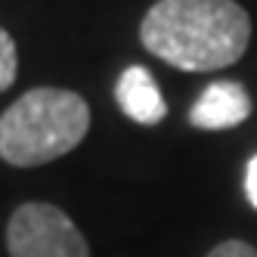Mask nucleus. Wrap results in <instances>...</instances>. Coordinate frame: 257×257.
I'll use <instances>...</instances> for the list:
<instances>
[{
	"mask_svg": "<svg viewBox=\"0 0 257 257\" xmlns=\"http://www.w3.org/2000/svg\"><path fill=\"white\" fill-rule=\"evenodd\" d=\"M10 257H90L84 232L62 208L47 201H25L7 223Z\"/></svg>",
	"mask_w": 257,
	"mask_h": 257,
	"instance_id": "7ed1b4c3",
	"label": "nucleus"
},
{
	"mask_svg": "<svg viewBox=\"0 0 257 257\" xmlns=\"http://www.w3.org/2000/svg\"><path fill=\"white\" fill-rule=\"evenodd\" d=\"M140 41L180 71H217L245 56L251 16L235 0H158L140 22Z\"/></svg>",
	"mask_w": 257,
	"mask_h": 257,
	"instance_id": "f257e3e1",
	"label": "nucleus"
},
{
	"mask_svg": "<svg viewBox=\"0 0 257 257\" xmlns=\"http://www.w3.org/2000/svg\"><path fill=\"white\" fill-rule=\"evenodd\" d=\"M245 195L251 201V208L257 211V155L248 161V168H245Z\"/></svg>",
	"mask_w": 257,
	"mask_h": 257,
	"instance_id": "6e6552de",
	"label": "nucleus"
},
{
	"mask_svg": "<svg viewBox=\"0 0 257 257\" xmlns=\"http://www.w3.org/2000/svg\"><path fill=\"white\" fill-rule=\"evenodd\" d=\"M208 257H257V251L242 238H229V242H220L217 248H211Z\"/></svg>",
	"mask_w": 257,
	"mask_h": 257,
	"instance_id": "0eeeda50",
	"label": "nucleus"
},
{
	"mask_svg": "<svg viewBox=\"0 0 257 257\" xmlns=\"http://www.w3.org/2000/svg\"><path fill=\"white\" fill-rule=\"evenodd\" d=\"M19 75V53H16V41L7 28H0V93L10 90Z\"/></svg>",
	"mask_w": 257,
	"mask_h": 257,
	"instance_id": "423d86ee",
	"label": "nucleus"
},
{
	"mask_svg": "<svg viewBox=\"0 0 257 257\" xmlns=\"http://www.w3.org/2000/svg\"><path fill=\"white\" fill-rule=\"evenodd\" d=\"M90 131V105L62 87H34L0 115V158L38 168L75 152Z\"/></svg>",
	"mask_w": 257,
	"mask_h": 257,
	"instance_id": "f03ea898",
	"label": "nucleus"
},
{
	"mask_svg": "<svg viewBox=\"0 0 257 257\" xmlns=\"http://www.w3.org/2000/svg\"><path fill=\"white\" fill-rule=\"evenodd\" d=\"M251 115V96L238 81H214L189 108V124L198 131H229Z\"/></svg>",
	"mask_w": 257,
	"mask_h": 257,
	"instance_id": "20e7f679",
	"label": "nucleus"
},
{
	"mask_svg": "<svg viewBox=\"0 0 257 257\" xmlns=\"http://www.w3.org/2000/svg\"><path fill=\"white\" fill-rule=\"evenodd\" d=\"M115 99L121 105V112L137 124H158L168 115V102H164L158 84L152 81L149 68L143 65H131L121 71V78L115 84Z\"/></svg>",
	"mask_w": 257,
	"mask_h": 257,
	"instance_id": "39448f33",
	"label": "nucleus"
}]
</instances>
